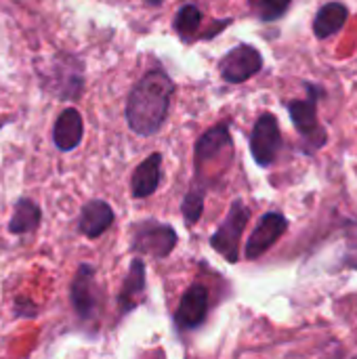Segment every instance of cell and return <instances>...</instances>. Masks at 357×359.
Returning <instances> with one entry per match:
<instances>
[{
	"label": "cell",
	"mask_w": 357,
	"mask_h": 359,
	"mask_svg": "<svg viewBox=\"0 0 357 359\" xmlns=\"http://www.w3.org/2000/svg\"><path fill=\"white\" fill-rule=\"evenodd\" d=\"M175 90L173 80L162 69L147 72L130 90L126 101V122L139 137L156 135L170 107V95Z\"/></svg>",
	"instance_id": "obj_1"
},
{
	"label": "cell",
	"mask_w": 357,
	"mask_h": 359,
	"mask_svg": "<svg viewBox=\"0 0 357 359\" xmlns=\"http://www.w3.org/2000/svg\"><path fill=\"white\" fill-rule=\"evenodd\" d=\"M40 88L57 101H78L84 90V61L74 53H55L38 72Z\"/></svg>",
	"instance_id": "obj_2"
},
{
	"label": "cell",
	"mask_w": 357,
	"mask_h": 359,
	"mask_svg": "<svg viewBox=\"0 0 357 359\" xmlns=\"http://www.w3.org/2000/svg\"><path fill=\"white\" fill-rule=\"evenodd\" d=\"M309 88V97L307 99H299V101H290L288 103V114L292 118L295 128L299 130V135L305 139V143L309 145V149H320L326 145V130L318 120V97L322 95L320 86L307 84Z\"/></svg>",
	"instance_id": "obj_3"
},
{
	"label": "cell",
	"mask_w": 357,
	"mask_h": 359,
	"mask_svg": "<svg viewBox=\"0 0 357 359\" xmlns=\"http://www.w3.org/2000/svg\"><path fill=\"white\" fill-rule=\"evenodd\" d=\"M177 231L158 221L135 223L130 236V250L137 255H149L154 259H166L177 246Z\"/></svg>",
	"instance_id": "obj_4"
},
{
	"label": "cell",
	"mask_w": 357,
	"mask_h": 359,
	"mask_svg": "<svg viewBox=\"0 0 357 359\" xmlns=\"http://www.w3.org/2000/svg\"><path fill=\"white\" fill-rule=\"evenodd\" d=\"M69 303L80 322H90L99 313L101 292L95 278V267L88 263L78 265L74 280L69 284Z\"/></svg>",
	"instance_id": "obj_5"
},
{
	"label": "cell",
	"mask_w": 357,
	"mask_h": 359,
	"mask_svg": "<svg viewBox=\"0 0 357 359\" xmlns=\"http://www.w3.org/2000/svg\"><path fill=\"white\" fill-rule=\"evenodd\" d=\"M250 219V210L246 208V204L242 200H236L225 217V221L221 223V227L213 233L210 238V246L213 250H217L221 257H225L229 263L238 261V252H240V238L248 225Z\"/></svg>",
	"instance_id": "obj_6"
},
{
	"label": "cell",
	"mask_w": 357,
	"mask_h": 359,
	"mask_svg": "<svg viewBox=\"0 0 357 359\" xmlns=\"http://www.w3.org/2000/svg\"><path fill=\"white\" fill-rule=\"evenodd\" d=\"M263 69L261 53L250 44H238L219 61L221 78L229 84H242Z\"/></svg>",
	"instance_id": "obj_7"
},
{
	"label": "cell",
	"mask_w": 357,
	"mask_h": 359,
	"mask_svg": "<svg viewBox=\"0 0 357 359\" xmlns=\"http://www.w3.org/2000/svg\"><path fill=\"white\" fill-rule=\"evenodd\" d=\"M282 147V135L278 126V118L271 114H263L252 128L250 135V154L252 160L259 166H269L278 158V151Z\"/></svg>",
	"instance_id": "obj_8"
},
{
	"label": "cell",
	"mask_w": 357,
	"mask_h": 359,
	"mask_svg": "<svg viewBox=\"0 0 357 359\" xmlns=\"http://www.w3.org/2000/svg\"><path fill=\"white\" fill-rule=\"evenodd\" d=\"M288 229V221L284 215L280 212H267L261 217V221L257 223L250 240L246 242V259L255 261L261 255H265Z\"/></svg>",
	"instance_id": "obj_9"
},
{
	"label": "cell",
	"mask_w": 357,
	"mask_h": 359,
	"mask_svg": "<svg viewBox=\"0 0 357 359\" xmlns=\"http://www.w3.org/2000/svg\"><path fill=\"white\" fill-rule=\"evenodd\" d=\"M208 316V290L202 284H194L187 288L183 294L179 309L175 313V326L185 332V330H196L202 326V322Z\"/></svg>",
	"instance_id": "obj_10"
},
{
	"label": "cell",
	"mask_w": 357,
	"mask_h": 359,
	"mask_svg": "<svg viewBox=\"0 0 357 359\" xmlns=\"http://www.w3.org/2000/svg\"><path fill=\"white\" fill-rule=\"evenodd\" d=\"M84 137V120L76 107H65L53 126V143L61 154L74 151Z\"/></svg>",
	"instance_id": "obj_11"
},
{
	"label": "cell",
	"mask_w": 357,
	"mask_h": 359,
	"mask_svg": "<svg viewBox=\"0 0 357 359\" xmlns=\"http://www.w3.org/2000/svg\"><path fill=\"white\" fill-rule=\"evenodd\" d=\"M114 219L116 215L105 200H88L80 210L78 231L88 240H97L112 227Z\"/></svg>",
	"instance_id": "obj_12"
},
{
	"label": "cell",
	"mask_w": 357,
	"mask_h": 359,
	"mask_svg": "<svg viewBox=\"0 0 357 359\" xmlns=\"http://www.w3.org/2000/svg\"><path fill=\"white\" fill-rule=\"evenodd\" d=\"M225 154H231V137L227 126L219 124L200 137L196 145V168H200L202 164L208 166L210 162L223 158Z\"/></svg>",
	"instance_id": "obj_13"
},
{
	"label": "cell",
	"mask_w": 357,
	"mask_h": 359,
	"mask_svg": "<svg viewBox=\"0 0 357 359\" xmlns=\"http://www.w3.org/2000/svg\"><path fill=\"white\" fill-rule=\"evenodd\" d=\"M143 292H145V263L141 259H133V263L128 267V273H126V278L122 282L120 294H118L120 313L122 316L130 313L141 303Z\"/></svg>",
	"instance_id": "obj_14"
},
{
	"label": "cell",
	"mask_w": 357,
	"mask_h": 359,
	"mask_svg": "<svg viewBox=\"0 0 357 359\" xmlns=\"http://www.w3.org/2000/svg\"><path fill=\"white\" fill-rule=\"evenodd\" d=\"M160 175H162V156L160 154H151L133 172V179H130L133 196L135 198L151 196L158 189V185H160Z\"/></svg>",
	"instance_id": "obj_15"
},
{
	"label": "cell",
	"mask_w": 357,
	"mask_h": 359,
	"mask_svg": "<svg viewBox=\"0 0 357 359\" xmlns=\"http://www.w3.org/2000/svg\"><path fill=\"white\" fill-rule=\"evenodd\" d=\"M42 208L32 198H17L13 204V215L8 219V233L25 236L40 227Z\"/></svg>",
	"instance_id": "obj_16"
},
{
	"label": "cell",
	"mask_w": 357,
	"mask_h": 359,
	"mask_svg": "<svg viewBox=\"0 0 357 359\" xmlns=\"http://www.w3.org/2000/svg\"><path fill=\"white\" fill-rule=\"evenodd\" d=\"M347 17H349V11L343 2H326L314 19V34L320 40H326L339 29H343Z\"/></svg>",
	"instance_id": "obj_17"
},
{
	"label": "cell",
	"mask_w": 357,
	"mask_h": 359,
	"mask_svg": "<svg viewBox=\"0 0 357 359\" xmlns=\"http://www.w3.org/2000/svg\"><path fill=\"white\" fill-rule=\"evenodd\" d=\"M200 23H202V13H200V8L196 4H183L179 8V13H177V17H175V29L185 42L194 38Z\"/></svg>",
	"instance_id": "obj_18"
},
{
	"label": "cell",
	"mask_w": 357,
	"mask_h": 359,
	"mask_svg": "<svg viewBox=\"0 0 357 359\" xmlns=\"http://www.w3.org/2000/svg\"><path fill=\"white\" fill-rule=\"evenodd\" d=\"M290 2L292 0H250L252 8L257 11L259 19H263V21H276V19L284 17Z\"/></svg>",
	"instance_id": "obj_19"
},
{
	"label": "cell",
	"mask_w": 357,
	"mask_h": 359,
	"mask_svg": "<svg viewBox=\"0 0 357 359\" xmlns=\"http://www.w3.org/2000/svg\"><path fill=\"white\" fill-rule=\"evenodd\" d=\"M204 210V191L196 189L183 198V219L187 225H196Z\"/></svg>",
	"instance_id": "obj_20"
},
{
	"label": "cell",
	"mask_w": 357,
	"mask_h": 359,
	"mask_svg": "<svg viewBox=\"0 0 357 359\" xmlns=\"http://www.w3.org/2000/svg\"><path fill=\"white\" fill-rule=\"evenodd\" d=\"M13 309H15V318H23V320H34L38 316V309L32 301L27 299H21L17 297L15 303H13Z\"/></svg>",
	"instance_id": "obj_21"
},
{
	"label": "cell",
	"mask_w": 357,
	"mask_h": 359,
	"mask_svg": "<svg viewBox=\"0 0 357 359\" xmlns=\"http://www.w3.org/2000/svg\"><path fill=\"white\" fill-rule=\"evenodd\" d=\"M145 2H147L149 6H160V4H162V0H145Z\"/></svg>",
	"instance_id": "obj_22"
}]
</instances>
